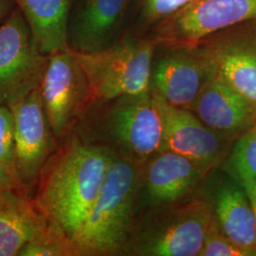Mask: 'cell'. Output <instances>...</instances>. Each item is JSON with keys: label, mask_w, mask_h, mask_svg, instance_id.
Masks as SVG:
<instances>
[{"label": "cell", "mask_w": 256, "mask_h": 256, "mask_svg": "<svg viewBox=\"0 0 256 256\" xmlns=\"http://www.w3.org/2000/svg\"><path fill=\"white\" fill-rule=\"evenodd\" d=\"M111 155L70 134L43 166L32 196L46 218L74 240L104 182Z\"/></svg>", "instance_id": "1"}, {"label": "cell", "mask_w": 256, "mask_h": 256, "mask_svg": "<svg viewBox=\"0 0 256 256\" xmlns=\"http://www.w3.org/2000/svg\"><path fill=\"white\" fill-rule=\"evenodd\" d=\"M84 142L138 165L162 151L164 119L155 92L94 102L72 132Z\"/></svg>", "instance_id": "2"}, {"label": "cell", "mask_w": 256, "mask_h": 256, "mask_svg": "<svg viewBox=\"0 0 256 256\" xmlns=\"http://www.w3.org/2000/svg\"><path fill=\"white\" fill-rule=\"evenodd\" d=\"M140 166L111 155L101 191L72 240L75 256L122 254L136 216Z\"/></svg>", "instance_id": "3"}, {"label": "cell", "mask_w": 256, "mask_h": 256, "mask_svg": "<svg viewBox=\"0 0 256 256\" xmlns=\"http://www.w3.org/2000/svg\"><path fill=\"white\" fill-rule=\"evenodd\" d=\"M212 218L209 202L198 198L144 210L122 256H198Z\"/></svg>", "instance_id": "4"}, {"label": "cell", "mask_w": 256, "mask_h": 256, "mask_svg": "<svg viewBox=\"0 0 256 256\" xmlns=\"http://www.w3.org/2000/svg\"><path fill=\"white\" fill-rule=\"evenodd\" d=\"M156 46L154 39L126 36L96 50L72 48L90 84L92 104L149 90Z\"/></svg>", "instance_id": "5"}, {"label": "cell", "mask_w": 256, "mask_h": 256, "mask_svg": "<svg viewBox=\"0 0 256 256\" xmlns=\"http://www.w3.org/2000/svg\"><path fill=\"white\" fill-rule=\"evenodd\" d=\"M38 88L52 131L61 142L92 106L90 84L70 48L48 55Z\"/></svg>", "instance_id": "6"}, {"label": "cell", "mask_w": 256, "mask_h": 256, "mask_svg": "<svg viewBox=\"0 0 256 256\" xmlns=\"http://www.w3.org/2000/svg\"><path fill=\"white\" fill-rule=\"evenodd\" d=\"M256 21V0H192L155 25L165 48L194 46L230 28Z\"/></svg>", "instance_id": "7"}, {"label": "cell", "mask_w": 256, "mask_h": 256, "mask_svg": "<svg viewBox=\"0 0 256 256\" xmlns=\"http://www.w3.org/2000/svg\"><path fill=\"white\" fill-rule=\"evenodd\" d=\"M48 58L16 7L0 23V104L10 106L37 88Z\"/></svg>", "instance_id": "8"}, {"label": "cell", "mask_w": 256, "mask_h": 256, "mask_svg": "<svg viewBox=\"0 0 256 256\" xmlns=\"http://www.w3.org/2000/svg\"><path fill=\"white\" fill-rule=\"evenodd\" d=\"M9 108L14 120L18 178L21 187L30 194L43 166L57 146V140L46 118L38 86Z\"/></svg>", "instance_id": "9"}, {"label": "cell", "mask_w": 256, "mask_h": 256, "mask_svg": "<svg viewBox=\"0 0 256 256\" xmlns=\"http://www.w3.org/2000/svg\"><path fill=\"white\" fill-rule=\"evenodd\" d=\"M205 176L198 165L183 156L158 152L140 166L135 218L144 210L189 198Z\"/></svg>", "instance_id": "10"}, {"label": "cell", "mask_w": 256, "mask_h": 256, "mask_svg": "<svg viewBox=\"0 0 256 256\" xmlns=\"http://www.w3.org/2000/svg\"><path fill=\"white\" fill-rule=\"evenodd\" d=\"M214 76L202 45L166 48L153 58L150 88L166 102L189 110L205 84Z\"/></svg>", "instance_id": "11"}, {"label": "cell", "mask_w": 256, "mask_h": 256, "mask_svg": "<svg viewBox=\"0 0 256 256\" xmlns=\"http://www.w3.org/2000/svg\"><path fill=\"white\" fill-rule=\"evenodd\" d=\"M256 21L222 30L200 43L214 74L256 110Z\"/></svg>", "instance_id": "12"}, {"label": "cell", "mask_w": 256, "mask_h": 256, "mask_svg": "<svg viewBox=\"0 0 256 256\" xmlns=\"http://www.w3.org/2000/svg\"><path fill=\"white\" fill-rule=\"evenodd\" d=\"M156 95L164 119L162 151H171L191 160L205 174L223 162L234 142L205 126L191 110L171 106Z\"/></svg>", "instance_id": "13"}, {"label": "cell", "mask_w": 256, "mask_h": 256, "mask_svg": "<svg viewBox=\"0 0 256 256\" xmlns=\"http://www.w3.org/2000/svg\"><path fill=\"white\" fill-rule=\"evenodd\" d=\"M202 122L234 142L256 124V110L216 75L205 84L190 108Z\"/></svg>", "instance_id": "14"}, {"label": "cell", "mask_w": 256, "mask_h": 256, "mask_svg": "<svg viewBox=\"0 0 256 256\" xmlns=\"http://www.w3.org/2000/svg\"><path fill=\"white\" fill-rule=\"evenodd\" d=\"M206 200L222 232L248 256H256V218L245 190L225 173Z\"/></svg>", "instance_id": "15"}, {"label": "cell", "mask_w": 256, "mask_h": 256, "mask_svg": "<svg viewBox=\"0 0 256 256\" xmlns=\"http://www.w3.org/2000/svg\"><path fill=\"white\" fill-rule=\"evenodd\" d=\"M32 196L22 188L0 192V256H18L48 224Z\"/></svg>", "instance_id": "16"}, {"label": "cell", "mask_w": 256, "mask_h": 256, "mask_svg": "<svg viewBox=\"0 0 256 256\" xmlns=\"http://www.w3.org/2000/svg\"><path fill=\"white\" fill-rule=\"evenodd\" d=\"M45 55L70 48V10L72 0H14Z\"/></svg>", "instance_id": "17"}, {"label": "cell", "mask_w": 256, "mask_h": 256, "mask_svg": "<svg viewBox=\"0 0 256 256\" xmlns=\"http://www.w3.org/2000/svg\"><path fill=\"white\" fill-rule=\"evenodd\" d=\"M129 0H84L74 25V48L96 50L110 45V38Z\"/></svg>", "instance_id": "18"}, {"label": "cell", "mask_w": 256, "mask_h": 256, "mask_svg": "<svg viewBox=\"0 0 256 256\" xmlns=\"http://www.w3.org/2000/svg\"><path fill=\"white\" fill-rule=\"evenodd\" d=\"M223 171L250 194L256 182V124L234 140L223 160Z\"/></svg>", "instance_id": "19"}, {"label": "cell", "mask_w": 256, "mask_h": 256, "mask_svg": "<svg viewBox=\"0 0 256 256\" xmlns=\"http://www.w3.org/2000/svg\"><path fill=\"white\" fill-rule=\"evenodd\" d=\"M18 256H75L72 240L54 223L46 226L27 242Z\"/></svg>", "instance_id": "20"}, {"label": "cell", "mask_w": 256, "mask_h": 256, "mask_svg": "<svg viewBox=\"0 0 256 256\" xmlns=\"http://www.w3.org/2000/svg\"><path fill=\"white\" fill-rule=\"evenodd\" d=\"M0 164L19 182L16 167L14 120L12 110L5 104H0Z\"/></svg>", "instance_id": "21"}, {"label": "cell", "mask_w": 256, "mask_h": 256, "mask_svg": "<svg viewBox=\"0 0 256 256\" xmlns=\"http://www.w3.org/2000/svg\"><path fill=\"white\" fill-rule=\"evenodd\" d=\"M198 256H248L247 252L227 238L212 218Z\"/></svg>", "instance_id": "22"}, {"label": "cell", "mask_w": 256, "mask_h": 256, "mask_svg": "<svg viewBox=\"0 0 256 256\" xmlns=\"http://www.w3.org/2000/svg\"><path fill=\"white\" fill-rule=\"evenodd\" d=\"M140 20L144 25H156L182 8L192 0H138Z\"/></svg>", "instance_id": "23"}, {"label": "cell", "mask_w": 256, "mask_h": 256, "mask_svg": "<svg viewBox=\"0 0 256 256\" xmlns=\"http://www.w3.org/2000/svg\"><path fill=\"white\" fill-rule=\"evenodd\" d=\"M10 188H22V187L19 184L18 180L0 164V192Z\"/></svg>", "instance_id": "24"}, {"label": "cell", "mask_w": 256, "mask_h": 256, "mask_svg": "<svg viewBox=\"0 0 256 256\" xmlns=\"http://www.w3.org/2000/svg\"><path fill=\"white\" fill-rule=\"evenodd\" d=\"M14 8V0H0V23L5 20Z\"/></svg>", "instance_id": "25"}, {"label": "cell", "mask_w": 256, "mask_h": 256, "mask_svg": "<svg viewBox=\"0 0 256 256\" xmlns=\"http://www.w3.org/2000/svg\"><path fill=\"white\" fill-rule=\"evenodd\" d=\"M248 198H250V202L252 210L254 212L256 218V182L254 186V188H252V192L248 194Z\"/></svg>", "instance_id": "26"}]
</instances>
